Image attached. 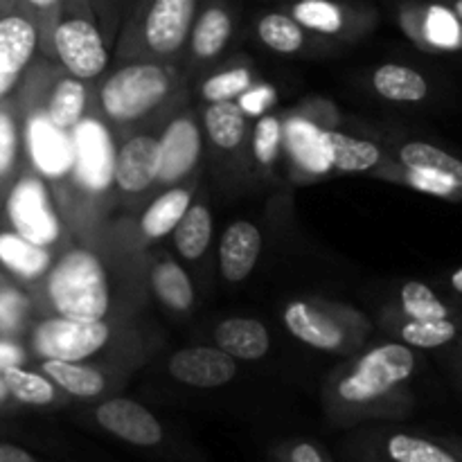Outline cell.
I'll list each match as a JSON object with an SVG mask.
<instances>
[{"instance_id": "9a60e30c", "label": "cell", "mask_w": 462, "mask_h": 462, "mask_svg": "<svg viewBox=\"0 0 462 462\" xmlns=\"http://www.w3.org/2000/svg\"><path fill=\"white\" fill-rule=\"evenodd\" d=\"M158 183V138L131 135L116 153L113 185L125 194H143Z\"/></svg>"}, {"instance_id": "d4e9b609", "label": "cell", "mask_w": 462, "mask_h": 462, "mask_svg": "<svg viewBox=\"0 0 462 462\" xmlns=\"http://www.w3.org/2000/svg\"><path fill=\"white\" fill-rule=\"evenodd\" d=\"M325 143H328L329 162L332 170L355 174V171H368L382 161V149L373 140L355 138L343 131L325 129Z\"/></svg>"}, {"instance_id": "277c9868", "label": "cell", "mask_w": 462, "mask_h": 462, "mask_svg": "<svg viewBox=\"0 0 462 462\" xmlns=\"http://www.w3.org/2000/svg\"><path fill=\"white\" fill-rule=\"evenodd\" d=\"M171 90V77L158 63H126L99 86V108L116 125H129L161 106Z\"/></svg>"}, {"instance_id": "9c48e42d", "label": "cell", "mask_w": 462, "mask_h": 462, "mask_svg": "<svg viewBox=\"0 0 462 462\" xmlns=\"http://www.w3.org/2000/svg\"><path fill=\"white\" fill-rule=\"evenodd\" d=\"M350 462H462V442L395 429L356 442Z\"/></svg>"}, {"instance_id": "5b68a950", "label": "cell", "mask_w": 462, "mask_h": 462, "mask_svg": "<svg viewBox=\"0 0 462 462\" xmlns=\"http://www.w3.org/2000/svg\"><path fill=\"white\" fill-rule=\"evenodd\" d=\"M199 0H135L131 34L153 57L180 52L189 39Z\"/></svg>"}, {"instance_id": "7dc6e473", "label": "cell", "mask_w": 462, "mask_h": 462, "mask_svg": "<svg viewBox=\"0 0 462 462\" xmlns=\"http://www.w3.org/2000/svg\"><path fill=\"white\" fill-rule=\"evenodd\" d=\"M122 3L125 0H90L97 21H111L113 16H117V9L122 7Z\"/></svg>"}, {"instance_id": "cb8c5ba5", "label": "cell", "mask_w": 462, "mask_h": 462, "mask_svg": "<svg viewBox=\"0 0 462 462\" xmlns=\"http://www.w3.org/2000/svg\"><path fill=\"white\" fill-rule=\"evenodd\" d=\"M373 88L388 102L415 104L427 99L429 81L415 68L402 63H383L374 70Z\"/></svg>"}, {"instance_id": "4fadbf2b", "label": "cell", "mask_w": 462, "mask_h": 462, "mask_svg": "<svg viewBox=\"0 0 462 462\" xmlns=\"http://www.w3.org/2000/svg\"><path fill=\"white\" fill-rule=\"evenodd\" d=\"M171 379L189 388L212 391L230 383L237 374V361L226 355L221 347H183L170 356Z\"/></svg>"}, {"instance_id": "f6af8a7d", "label": "cell", "mask_w": 462, "mask_h": 462, "mask_svg": "<svg viewBox=\"0 0 462 462\" xmlns=\"http://www.w3.org/2000/svg\"><path fill=\"white\" fill-rule=\"evenodd\" d=\"M0 462H45L30 449L14 442H0Z\"/></svg>"}, {"instance_id": "484cf974", "label": "cell", "mask_w": 462, "mask_h": 462, "mask_svg": "<svg viewBox=\"0 0 462 462\" xmlns=\"http://www.w3.org/2000/svg\"><path fill=\"white\" fill-rule=\"evenodd\" d=\"M192 206V192L188 188H170L153 199L143 212L140 219V230L147 239H161L171 235L188 208Z\"/></svg>"}, {"instance_id": "d6a6232c", "label": "cell", "mask_w": 462, "mask_h": 462, "mask_svg": "<svg viewBox=\"0 0 462 462\" xmlns=\"http://www.w3.org/2000/svg\"><path fill=\"white\" fill-rule=\"evenodd\" d=\"M9 397L27 406H52L59 400V388L43 373L25 370L23 365H9L3 373Z\"/></svg>"}, {"instance_id": "83f0119b", "label": "cell", "mask_w": 462, "mask_h": 462, "mask_svg": "<svg viewBox=\"0 0 462 462\" xmlns=\"http://www.w3.org/2000/svg\"><path fill=\"white\" fill-rule=\"evenodd\" d=\"M86 104H88L86 81L68 75L54 84L43 113L48 116V120L52 122V125L59 126V129L70 131L72 126L86 116Z\"/></svg>"}, {"instance_id": "ab89813d", "label": "cell", "mask_w": 462, "mask_h": 462, "mask_svg": "<svg viewBox=\"0 0 462 462\" xmlns=\"http://www.w3.org/2000/svg\"><path fill=\"white\" fill-rule=\"evenodd\" d=\"M21 5L34 18L36 27H39L41 48L45 52H52V27L57 23L61 0H21Z\"/></svg>"}, {"instance_id": "8992f818", "label": "cell", "mask_w": 462, "mask_h": 462, "mask_svg": "<svg viewBox=\"0 0 462 462\" xmlns=\"http://www.w3.org/2000/svg\"><path fill=\"white\" fill-rule=\"evenodd\" d=\"M5 215L16 235L39 246H54L61 237V219L57 215L45 179L27 171L9 189L5 199Z\"/></svg>"}, {"instance_id": "44dd1931", "label": "cell", "mask_w": 462, "mask_h": 462, "mask_svg": "<svg viewBox=\"0 0 462 462\" xmlns=\"http://www.w3.org/2000/svg\"><path fill=\"white\" fill-rule=\"evenodd\" d=\"M282 143L287 144V152L293 161L310 174H325L332 170L325 143V129L316 126L314 122L293 117L287 125H282Z\"/></svg>"}, {"instance_id": "e0dca14e", "label": "cell", "mask_w": 462, "mask_h": 462, "mask_svg": "<svg viewBox=\"0 0 462 462\" xmlns=\"http://www.w3.org/2000/svg\"><path fill=\"white\" fill-rule=\"evenodd\" d=\"M262 253V233L251 221H235L219 242V269L228 282H242L255 269Z\"/></svg>"}, {"instance_id": "7a4b0ae2", "label": "cell", "mask_w": 462, "mask_h": 462, "mask_svg": "<svg viewBox=\"0 0 462 462\" xmlns=\"http://www.w3.org/2000/svg\"><path fill=\"white\" fill-rule=\"evenodd\" d=\"M413 373L415 352L406 343H383L361 356L359 364L337 383L334 397L341 404V413H373Z\"/></svg>"}, {"instance_id": "2e32d148", "label": "cell", "mask_w": 462, "mask_h": 462, "mask_svg": "<svg viewBox=\"0 0 462 462\" xmlns=\"http://www.w3.org/2000/svg\"><path fill=\"white\" fill-rule=\"evenodd\" d=\"M402 21L411 34L436 50L462 48V23L447 5H409L402 14Z\"/></svg>"}, {"instance_id": "3957f363", "label": "cell", "mask_w": 462, "mask_h": 462, "mask_svg": "<svg viewBox=\"0 0 462 462\" xmlns=\"http://www.w3.org/2000/svg\"><path fill=\"white\" fill-rule=\"evenodd\" d=\"M52 52L68 75L90 81L108 66V50L90 0H61L52 27Z\"/></svg>"}, {"instance_id": "c3c4849f", "label": "cell", "mask_w": 462, "mask_h": 462, "mask_svg": "<svg viewBox=\"0 0 462 462\" xmlns=\"http://www.w3.org/2000/svg\"><path fill=\"white\" fill-rule=\"evenodd\" d=\"M451 289H454L456 293H460V296H462V266H460V269H456L454 273H451Z\"/></svg>"}, {"instance_id": "52a82bcc", "label": "cell", "mask_w": 462, "mask_h": 462, "mask_svg": "<svg viewBox=\"0 0 462 462\" xmlns=\"http://www.w3.org/2000/svg\"><path fill=\"white\" fill-rule=\"evenodd\" d=\"M111 338L104 320H79L66 316H50L32 329L30 346L41 359L86 361L97 355Z\"/></svg>"}, {"instance_id": "4dcf8cb0", "label": "cell", "mask_w": 462, "mask_h": 462, "mask_svg": "<svg viewBox=\"0 0 462 462\" xmlns=\"http://www.w3.org/2000/svg\"><path fill=\"white\" fill-rule=\"evenodd\" d=\"M153 296L174 311H188L194 305V287L189 275L174 260H162L152 269Z\"/></svg>"}, {"instance_id": "ee69618b", "label": "cell", "mask_w": 462, "mask_h": 462, "mask_svg": "<svg viewBox=\"0 0 462 462\" xmlns=\"http://www.w3.org/2000/svg\"><path fill=\"white\" fill-rule=\"evenodd\" d=\"M27 300L18 291L12 289H0V332L9 334L21 328L25 320Z\"/></svg>"}, {"instance_id": "1f68e13d", "label": "cell", "mask_w": 462, "mask_h": 462, "mask_svg": "<svg viewBox=\"0 0 462 462\" xmlns=\"http://www.w3.org/2000/svg\"><path fill=\"white\" fill-rule=\"evenodd\" d=\"M174 246L185 260H199L208 251L212 239V215L203 203H192L183 219L171 230Z\"/></svg>"}, {"instance_id": "681fc988", "label": "cell", "mask_w": 462, "mask_h": 462, "mask_svg": "<svg viewBox=\"0 0 462 462\" xmlns=\"http://www.w3.org/2000/svg\"><path fill=\"white\" fill-rule=\"evenodd\" d=\"M7 400H9V391H7V386H5L3 374H0V404H3V402H7Z\"/></svg>"}, {"instance_id": "4316f807", "label": "cell", "mask_w": 462, "mask_h": 462, "mask_svg": "<svg viewBox=\"0 0 462 462\" xmlns=\"http://www.w3.org/2000/svg\"><path fill=\"white\" fill-rule=\"evenodd\" d=\"M291 14L298 25L316 34L337 36L346 32L355 12L338 0H296L291 5Z\"/></svg>"}, {"instance_id": "f907efd6", "label": "cell", "mask_w": 462, "mask_h": 462, "mask_svg": "<svg viewBox=\"0 0 462 462\" xmlns=\"http://www.w3.org/2000/svg\"><path fill=\"white\" fill-rule=\"evenodd\" d=\"M449 7L454 9V14H456V16H458V21L462 23V0H451Z\"/></svg>"}, {"instance_id": "7402d4cb", "label": "cell", "mask_w": 462, "mask_h": 462, "mask_svg": "<svg viewBox=\"0 0 462 462\" xmlns=\"http://www.w3.org/2000/svg\"><path fill=\"white\" fill-rule=\"evenodd\" d=\"M41 373L68 397L75 400H97L106 393V377L102 370L86 365L84 361L43 359Z\"/></svg>"}, {"instance_id": "ffe728a7", "label": "cell", "mask_w": 462, "mask_h": 462, "mask_svg": "<svg viewBox=\"0 0 462 462\" xmlns=\"http://www.w3.org/2000/svg\"><path fill=\"white\" fill-rule=\"evenodd\" d=\"M233 36V14L224 0H208L197 9L192 30H189V48L197 59H212L221 54Z\"/></svg>"}, {"instance_id": "7bdbcfd3", "label": "cell", "mask_w": 462, "mask_h": 462, "mask_svg": "<svg viewBox=\"0 0 462 462\" xmlns=\"http://www.w3.org/2000/svg\"><path fill=\"white\" fill-rule=\"evenodd\" d=\"M406 183L413 185L420 192L433 194V197H458L462 192L454 180L445 179L440 174H431V171L406 170Z\"/></svg>"}, {"instance_id": "b9f144b4", "label": "cell", "mask_w": 462, "mask_h": 462, "mask_svg": "<svg viewBox=\"0 0 462 462\" xmlns=\"http://www.w3.org/2000/svg\"><path fill=\"white\" fill-rule=\"evenodd\" d=\"M273 462H334L328 451L311 440L284 442L275 449Z\"/></svg>"}, {"instance_id": "836d02e7", "label": "cell", "mask_w": 462, "mask_h": 462, "mask_svg": "<svg viewBox=\"0 0 462 462\" xmlns=\"http://www.w3.org/2000/svg\"><path fill=\"white\" fill-rule=\"evenodd\" d=\"M307 30H302L291 14L269 12L257 21V39L278 54H296L305 48Z\"/></svg>"}, {"instance_id": "ac0fdd59", "label": "cell", "mask_w": 462, "mask_h": 462, "mask_svg": "<svg viewBox=\"0 0 462 462\" xmlns=\"http://www.w3.org/2000/svg\"><path fill=\"white\" fill-rule=\"evenodd\" d=\"M284 325L298 341L316 350H338L346 341L341 325L302 300L291 302L284 310Z\"/></svg>"}, {"instance_id": "7c38bea8", "label": "cell", "mask_w": 462, "mask_h": 462, "mask_svg": "<svg viewBox=\"0 0 462 462\" xmlns=\"http://www.w3.org/2000/svg\"><path fill=\"white\" fill-rule=\"evenodd\" d=\"M39 48V27L21 0H0V77L16 86Z\"/></svg>"}, {"instance_id": "f546056e", "label": "cell", "mask_w": 462, "mask_h": 462, "mask_svg": "<svg viewBox=\"0 0 462 462\" xmlns=\"http://www.w3.org/2000/svg\"><path fill=\"white\" fill-rule=\"evenodd\" d=\"M203 126H206L210 143L217 149H224V152L237 149L244 143L248 131L246 116L237 106V102L210 104L206 108V116H203Z\"/></svg>"}, {"instance_id": "5bb4252c", "label": "cell", "mask_w": 462, "mask_h": 462, "mask_svg": "<svg viewBox=\"0 0 462 462\" xmlns=\"http://www.w3.org/2000/svg\"><path fill=\"white\" fill-rule=\"evenodd\" d=\"M201 158V129L189 116H179L158 138V183H179Z\"/></svg>"}, {"instance_id": "e575fe53", "label": "cell", "mask_w": 462, "mask_h": 462, "mask_svg": "<svg viewBox=\"0 0 462 462\" xmlns=\"http://www.w3.org/2000/svg\"><path fill=\"white\" fill-rule=\"evenodd\" d=\"M402 343L420 350H436V347L449 346L458 338V325L451 319L438 320H411L400 332Z\"/></svg>"}, {"instance_id": "6da1fadb", "label": "cell", "mask_w": 462, "mask_h": 462, "mask_svg": "<svg viewBox=\"0 0 462 462\" xmlns=\"http://www.w3.org/2000/svg\"><path fill=\"white\" fill-rule=\"evenodd\" d=\"M45 293L57 316L104 320L111 310V284L104 262L88 248L66 251L45 273Z\"/></svg>"}, {"instance_id": "74e56055", "label": "cell", "mask_w": 462, "mask_h": 462, "mask_svg": "<svg viewBox=\"0 0 462 462\" xmlns=\"http://www.w3.org/2000/svg\"><path fill=\"white\" fill-rule=\"evenodd\" d=\"M280 149H282V120L278 116L257 117L255 129H253V156L262 167H269L278 161Z\"/></svg>"}, {"instance_id": "f5cc1de1", "label": "cell", "mask_w": 462, "mask_h": 462, "mask_svg": "<svg viewBox=\"0 0 462 462\" xmlns=\"http://www.w3.org/2000/svg\"><path fill=\"white\" fill-rule=\"evenodd\" d=\"M135 3V0H131V5H134Z\"/></svg>"}, {"instance_id": "816d5d0a", "label": "cell", "mask_w": 462, "mask_h": 462, "mask_svg": "<svg viewBox=\"0 0 462 462\" xmlns=\"http://www.w3.org/2000/svg\"><path fill=\"white\" fill-rule=\"evenodd\" d=\"M12 88H14V86L7 84V81H5L3 77H0V97H5V95H7Z\"/></svg>"}, {"instance_id": "30bf717a", "label": "cell", "mask_w": 462, "mask_h": 462, "mask_svg": "<svg viewBox=\"0 0 462 462\" xmlns=\"http://www.w3.org/2000/svg\"><path fill=\"white\" fill-rule=\"evenodd\" d=\"M93 422L106 436L143 451L165 447L167 433L161 420L140 402L129 397H111L93 409Z\"/></svg>"}, {"instance_id": "ba28073f", "label": "cell", "mask_w": 462, "mask_h": 462, "mask_svg": "<svg viewBox=\"0 0 462 462\" xmlns=\"http://www.w3.org/2000/svg\"><path fill=\"white\" fill-rule=\"evenodd\" d=\"M72 179L84 192L102 194L113 185L116 171V140L102 120L84 116L70 129Z\"/></svg>"}, {"instance_id": "603a6c76", "label": "cell", "mask_w": 462, "mask_h": 462, "mask_svg": "<svg viewBox=\"0 0 462 462\" xmlns=\"http://www.w3.org/2000/svg\"><path fill=\"white\" fill-rule=\"evenodd\" d=\"M0 264L21 280H36L52 266V255L45 246L27 242L14 230L0 233Z\"/></svg>"}, {"instance_id": "60d3db41", "label": "cell", "mask_w": 462, "mask_h": 462, "mask_svg": "<svg viewBox=\"0 0 462 462\" xmlns=\"http://www.w3.org/2000/svg\"><path fill=\"white\" fill-rule=\"evenodd\" d=\"M235 102L242 108L244 116L262 117L266 116L269 108L275 106V102H278V90H275L273 84H253Z\"/></svg>"}, {"instance_id": "8fae6325", "label": "cell", "mask_w": 462, "mask_h": 462, "mask_svg": "<svg viewBox=\"0 0 462 462\" xmlns=\"http://www.w3.org/2000/svg\"><path fill=\"white\" fill-rule=\"evenodd\" d=\"M27 158L41 179L61 180L72 174V135L48 120L43 111L27 116L23 129Z\"/></svg>"}, {"instance_id": "8d00e7d4", "label": "cell", "mask_w": 462, "mask_h": 462, "mask_svg": "<svg viewBox=\"0 0 462 462\" xmlns=\"http://www.w3.org/2000/svg\"><path fill=\"white\" fill-rule=\"evenodd\" d=\"M253 86V72L246 66L230 68V70L217 72L208 77L201 86V95L206 102H235L244 90Z\"/></svg>"}, {"instance_id": "f1b7e54d", "label": "cell", "mask_w": 462, "mask_h": 462, "mask_svg": "<svg viewBox=\"0 0 462 462\" xmlns=\"http://www.w3.org/2000/svg\"><path fill=\"white\" fill-rule=\"evenodd\" d=\"M400 162L404 165V170L431 171V174L445 176L462 189V161L436 144H429L424 140H411L400 147Z\"/></svg>"}, {"instance_id": "bcb514c9", "label": "cell", "mask_w": 462, "mask_h": 462, "mask_svg": "<svg viewBox=\"0 0 462 462\" xmlns=\"http://www.w3.org/2000/svg\"><path fill=\"white\" fill-rule=\"evenodd\" d=\"M25 352H23L21 346H16L14 341H7V338H0V373L9 365H23L25 361Z\"/></svg>"}, {"instance_id": "f35d334b", "label": "cell", "mask_w": 462, "mask_h": 462, "mask_svg": "<svg viewBox=\"0 0 462 462\" xmlns=\"http://www.w3.org/2000/svg\"><path fill=\"white\" fill-rule=\"evenodd\" d=\"M18 152H21V135H18L16 120L5 108H0V180L14 171Z\"/></svg>"}, {"instance_id": "d590c367", "label": "cell", "mask_w": 462, "mask_h": 462, "mask_svg": "<svg viewBox=\"0 0 462 462\" xmlns=\"http://www.w3.org/2000/svg\"><path fill=\"white\" fill-rule=\"evenodd\" d=\"M400 298L402 310L411 320H438L451 316V310L436 296V291L429 284L418 282V280L404 282Z\"/></svg>"}, {"instance_id": "d6986e66", "label": "cell", "mask_w": 462, "mask_h": 462, "mask_svg": "<svg viewBox=\"0 0 462 462\" xmlns=\"http://www.w3.org/2000/svg\"><path fill=\"white\" fill-rule=\"evenodd\" d=\"M217 347L233 356L235 361H260L271 347L269 329L257 319L233 316L217 325L215 329Z\"/></svg>"}]
</instances>
